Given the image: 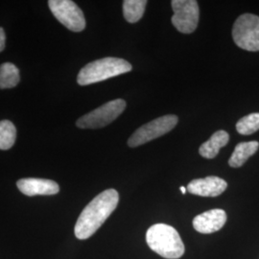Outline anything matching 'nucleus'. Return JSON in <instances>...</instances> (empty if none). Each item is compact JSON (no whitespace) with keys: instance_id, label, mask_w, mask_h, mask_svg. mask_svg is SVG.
<instances>
[{"instance_id":"obj_7","label":"nucleus","mask_w":259,"mask_h":259,"mask_svg":"<svg viewBox=\"0 0 259 259\" xmlns=\"http://www.w3.org/2000/svg\"><path fill=\"white\" fill-rule=\"evenodd\" d=\"M174 15L172 23L183 34L193 33L198 26L200 10L195 0H173L171 2Z\"/></svg>"},{"instance_id":"obj_10","label":"nucleus","mask_w":259,"mask_h":259,"mask_svg":"<svg viewBox=\"0 0 259 259\" xmlns=\"http://www.w3.org/2000/svg\"><path fill=\"white\" fill-rule=\"evenodd\" d=\"M227 222V214L223 209H211L199 214L193 219L195 230L203 234H210L222 229Z\"/></svg>"},{"instance_id":"obj_2","label":"nucleus","mask_w":259,"mask_h":259,"mask_svg":"<svg viewBox=\"0 0 259 259\" xmlns=\"http://www.w3.org/2000/svg\"><path fill=\"white\" fill-rule=\"evenodd\" d=\"M149 248L166 259H178L185 253V245L176 230L166 224H156L146 232Z\"/></svg>"},{"instance_id":"obj_1","label":"nucleus","mask_w":259,"mask_h":259,"mask_svg":"<svg viewBox=\"0 0 259 259\" xmlns=\"http://www.w3.org/2000/svg\"><path fill=\"white\" fill-rule=\"evenodd\" d=\"M118 202L119 195L115 189H107L97 195L80 214L75 225L76 237L84 240L93 236L114 211Z\"/></svg>"},{"instance_id":"obj_14","label":"nucleus","mask_w":259,"mask_h":259,"mask_svg":"<svg viewBox=\"0 0 259 259\" xmlns=\"http://www.w3.org/2000/svg\"><path fill=\"white\" fill-rule=\"evenodd\" d=\"M147 6L146 0H125L123 2V15L130 23H136L141 19Z\"/></svg>"},{"instance_id":"obj_19","label":"nucleus","mask_w":259,"mask_h":259,"mask_svg":"<svg viewBox=\"0 0 259 259\" xmlns=\"http://www.w3.org/2000/svg\"><path fill=\"white\" fill-rule=\"evenodd\" d=\"M180 190H181V192H182L183 194H185L186 191H187V189L185 188V186H181V187H180Z\"/></svg>"},{"instance_id":"obj_18","label":"nucleus","mask_w":259,"mask_h":259,"mask_svg":"<svg viewBox=\"0 0 259 259\" xmlns=\"http://www.w3.org/2000/svg\"><path fill=\"white\" fill-rule=\"evenodd\" d=\"M6 45V35L3 28L0 27V52H2Z\"/></svg>"},{"instance_id":"obj_9","label":"nucleus","mask_w":259,"mask_h":259,"mask_svg":"<svg viewBox=\"0 0 259 259\" xmlns=\"http://www.w3.org/2000/svg\"><path fill=\"white\" fill-rule=\"evenodd\" d=\"M228 184L221 178L209 176L191 181L186 189L191 194L201 197H217L227 189Z\"/></svg>"},{"instance_id":"obj_6","label":"nucleus","mask_w":259,"mask_h":259,"mask_svg":"<svg viewBox=\"0 0 259 259\" xmlns=\"http://www.w3.org/2000/svg\"><path fill=\"white\" fill-rule=\"evenodd\" d=\"M178 121V116L174 114H167L154 119L137 130L128 140V145L135 148L158 139L174 129Z\"/></svg>"},{"instance_id":"obj_3","label":"nucleus","mask_w":259,"mask_h":259,"mask_svg":"<svg viewBox=\"0 0 259 259\" xmlns=\"http://www.w3.org/2000/svg\"><path fill=\"white\" fill-rule=\"evenodd\" d=\"M132 69V65L123 59L103 58L84 65L78 74L77 82L80 85L99 83L112 77L128 73Z\"/></svg>"},{"instance_id":"obj_16","label":"nucleus","mask_w":259,"mask_h":259,"mask_svg":"<svg viewBox=\"0 0 259 259\" xmlns=\"http://www.w3.org/2000/svg\"><path fill=\"white\" fill-rule=\"evenodd\" d=\"M17 139V129L9 120L0 121V150L12 148Z\"/></svg>"},{"instance_id":"obj_4","label":"nucleus","mask_w":259,"mask_h":259,"mask_svg":"<svg viewBox=\"0 0 259 259\" xmlns=\"http://www.w3.org/2000/svg\"><path fill=\"white\" fill-rule=\"evenodd\" d=\"M126 108L123 99H115L80 117L76 125L80 129H100L115 120Z\"/></svg>"},{"instance_id":"obj_12","label":"nucleus","mask_w":259,"mask_h":259,"mask_svg":"<svg viewBox=\"0 0 259 259\" xmlns=\"http://www.w3.org/2000/svg\"><path fill=\"white\" fill-rule=\"evenodd\" d=\"M230 136L226 131H217L210 139L201 145L199 153L204 158H214L218 155L220 149L228 144Z\"/></svg>"},{"instance_id":"obj_15","label":"nucleus","mask_w":259,"mask_h":259,"mask_svg":"<svg viewBox=\"0 0 259 259\" xmlns=\"http://www.w3.org/2000/svg\"><path fill=\"white\" fill-rule=\"evenodd\" d=\"M19 68L11 63L0 65V89H12L19 83Z\"/></svg>"},{"instance_id":"obj_11","label":"nucleus","mask_w":259,"mask_h":259,"mask_svg":"<svg viewBox=\"0 0 259 259\" xmlns=\"http://www.w3.org/2000/svg\"><path fill=\"white\" fill-rule=\"evenodd\" d=\"M17 186L21 193L30 197L37 195H55L60 191V186L56 182L45 179H21L17 183Z\"/></svg>"},{"instance_id":"obj_17","label":"nucleus","mask_w":259,"mask_h":259,"mask_svg":"<svg viewBox=\"0 0 259 259\" xmlns=\"http://www.w3.org/2000/svg\"><path fill=\"white\" fill-rule=\"evenodd\" d=\"M259 130V112L250 113L236 123V131L243 136H250Z\"/></svg>"},{"instance_id":"obj_8","label":"nucleus","mask_w":259,"mask_h":259,"mask_svg":"<svg viewBox=\"0 0 259 259\" xmlns=\"http://www.w3.org/2000/svg\"><path fill=\"white\" fill-rule=\"evenodd\" d=\"M48 6L56 19L70 31L81 32L85 28L83 13L73 1L50 0Z\"/></svg>"},{"instance_id":"obj_13","label":"nucleus","mask_w":259,"mask_h":259,"mask_svg":"<svg viewBox=\"0 0 259 259\" xmlns=\"http://www.w3.org/2000/svg\"><path fill=\"white\" fill-rule=\"evenodd\" d=\"M258 148L259 143L257 141L238 143L232 153V157L229 159L230 166L233 168H239L242 166L249 159V157L257 152Z\"/></svg>"},{"instance_id":"obj_5","label":"nucleus","mask_w":259,"mask_h":259,"mask_svg":"<svg viewBox=\"0 0 259 259\" xmlns=\"http://www.w3.org/2000/svg\"><path fill=\"white\" fill-rule=\"evenodd\" d=\"M232 37L237 47L247 51H259V17L244 14L234 22Z\"/></svg>"}]
</instances>
